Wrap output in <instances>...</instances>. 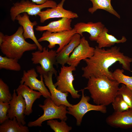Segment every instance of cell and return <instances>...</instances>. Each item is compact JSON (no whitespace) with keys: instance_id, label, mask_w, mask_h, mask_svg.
Wrapping results in <instances>:
<instances>
[{"instance_id":"6da1fadb","label":"cell","mask_w":132,"mask_h":132,"mask_svg":"<svg viewBox=\"0 0 132 132\" xmlns=\"http://www.w3.org/2000/svg\"><path fill=\"white\" fill-rule=\"evenodd\" d=\"M86 66L82 70V77L88 79L92 76L99 77H105L111 80H115L112 72L109 68L116 62L121 64L124 69L131 71L130 63L132 58L125 55L120 51V47L115 46L105 50L95 47L94 54L91 57L83 60Z\"/></svg>"},{"instance_id":"7a4b0ae2","label":"cell","mask_w":132,"mask_h":132,"mask_svg":"<svg viewBox=\"0 0 132 132\" xmlns=\"http://www.w3.org/2000/svg\"><path fill=\"white\" fill-rule=\"evenodd\" d=\"M88 79L87 86L84 89L88 90L94 102L105 106L112 103L118 94L120 84L116 80L105 77L92 76Z\"/></svg>"},{"instance_id":"3957f363","label":"cell","mask_w":132,"mask_h":132,"mask_svg":"<svg viewBox=\"0 0 132 132\" xmlns=\"http://www.w3.org/2000/svg\"><path fill=\"white\" fill-rule=\"evenodd\" d=\"M23 32V28L21 26L12 35H4L3 42L0 44V48L5 56L19 60L25 52L36 50L38 48L34 43H30L25 40Z\"/></svg>"},{"instance_id":"277c9868","label":"cell","mask_w":132,"mask_h":132,"mask_svg":"<svg viewBox=\"0 0 132 132\" xmlns=\"http://www.w3.org/2000/svg\"><path fill=\"white\" fill-rule=\"evenodd\" d=\"M39 106L43 110V114L35 120L29 122L27 124L29 127L42 126L44 121L51 119H59L66 121L67 119L66 115L67 107L64 105H56L50 98H46L44 104H40Z\"/></svg>"},{"instance_id":"5b68a950","label":"cell","mask_w":132,"mask_h":132,"mask_svg":"<svg viewBox=\"0 0 132 132\" xmlns=\"http://www.w3.org/2000/svg\"><path fill=\"white\" fill-rule=\"evenodd\" d=\"M57 5L55 1L52 0H48L40 5L36 4L28 0H22L14 3L11 8L10 11L11 19L13 21H14L18 15L24 12L29 15L36 16L43 9L54 8Z\"/></svg>"},{"instance_id":"8992f818","label":"cell","mask_w":132,"mask_h":132,"mask_svg":"<svg viewBox=\"0 0 132 132\" xmlns=\"http://www.w3.org/2000/svg\"><path fill=\"white\" fill-rule=\"evenodd\" d=\"M84 89L81 90L82 96L80 101L77 104L72 105L68 107L67 113L74 116L77 120V125H80L82 118L87 112L91 110L100 112L105 114L107 112L106 106L101 105H95L89 103L90 97L84 95Z\"/></svg>"},{"instance_id":"52a82bcc","label":"cell","mask_w":132,"mask_h":132,"mask_svg":"<svg viewBox=\"0 0 132 132\" xmlns=\"http://www.w3.org/2000/svg\"><path fill=\"white\" fill-rule=\"evenodd\" d=\"M76 69V67L72 66H62L56 78L57 81L54 84L57 89L62 92L70 93L72 97L75 99L79 98L81 96L78 93V91L75 90L73 85L74 78L73 71Z\"/></svg>"},{"instance_id":"ba28073f","label":"cell","mask_w":132,"mask_h":132,"mask_svg":"<svg viewBox=\"0 0 132 132\" xmlns=\"http://www.w3.org/2000/svg\"><path fill=\"white\" fill-rule=\"evenodd\" d=\"M56 51L48 48H43L42 51L39 50L32 53L31 61L34 64H39L40 67L43 71L48 72H52L56 76L57 71L54 67L57 64Z\"/></svg>"},{"instance_id":"9c48e42d","label":"cell","mask_w":132,"mask_h":132,"mask_svg":"<svg viewBox=\"0 0 132 132\" xmlns=\"http://www.w3.org/2000/svg\"><path fill=\"white\" fill-rule=\"evenodd\" d=\"M76 31L73 28L70 31L56 33H51L46 31L38 40L39 42L47 41L49 43L48 47L52 49L58 44L59 47L56 50L57 53L60 51L70 41Z\"/></svg>"},{"instance_id":"30bf717a","label":"cell","mask_w":132,"mask_h":132,"mask_svg":"<svg viewBox=\"0 0 132 132\" xmlns=\"http://www.w3.org/2000/svg\"><path fill=\"white\" fill-rule=\"evenodd\" d=\"M36 69L38 73L43 75L44 84L49 90L51 95L50 98L54 103L58 106L64 105L67 107H71L72 105L67 99L69 92H61L56 88L53 84L52 76L54 73L52 72H45L39 66H37Z\"/></svg>"},{"instance_id":"8fae6325","label":"cell","mask_w":132,"mask_h":132,"mask_svg":"<svg viewBox=\"0 0 132 132\" xmlns=\"http://www.w3.org/2000/svg\"><path fill=\"white\" fill-rule=\"evenodd\" d=\"M38 75L34 69L33 68L26 71L24 70L20 81V84H24L31 89L41 92L42 95L46 98H50V93L46 87L43 81V76L40 75V80L37 77Z\"/></svg>"},{"instance_id":"7c38bea8","label":"cell","mask_w":132,"mask_h":132,"mask_svg":"<svg viewBox=\"0 0 132 132\" xmlns=\"http://www.w3.org/2000/svg\"><path fill=\"white\" fill-rule=\"evenodd\" d=\"M14 89L12 95V98L9 102L10 107L7 112L9 118L12 119L15 117L20 125H25V112L26 108V103L23 98L21 94H18Z\"/></svg>"},{"instance_id":"4fadbf2b","label":"cell","mask_w":132,"mask_h":132,"mask_svg":"<svg viewBox=\"0 0 132 132\" xmlns=\"http://www.w3.org/2000/svg\"><path fill=\"white\" fill-rule=\"evenodd\" d=\"M95 48L91 47L84 37L81 38L79 45L75 48L67 63L69 66H77L82 60L89 58L93 55Z\"/></svg>"},{"instance_id":"5bb4252c","label":"cell","mask_w":132,"mask_h":132,"mask_svg":"<svg viewBox=\"0 0 132 132\" xmlns=\"http://www.w3.org/2000/svg\"><path fill=\"white\" fill-rule=\"evenodd\" d=\"M66 0H62L56 7L45 10L41 11L38 14L40 17V22L43 23L50 19L55 18H67L71 19L78 17L76 13L65 9L63 7Z\"/></svg>"},{"instance_id":"9a60e30c","label":"cell","mask_w":132,"mask_h":132,"mask_svg":"<svg viewBox=\"0 0 132 132\" xmlns=\"http://www.w3.org/2000/svg\"><path fill=\"white\" fill-rule=\"evenodd\" d=\"M106 122L113 127L124 129L132 128V109L119 112H114L107 118Z\"/></svg>"},{"instance_id":"2e32d148","label":"cell","mask_w":132,"mask_h":132,"mask_svg":"<svg viewBox=\"0 0 132 132\" xmlns=\"http://www.w3.org/2000/svg\"><path fill=\"white\" fill-rule=\"evenodd\" d=\"M15 20L18 21L19 23L22 26L23 30V36L24 39H30L32 40L37 47L39 50L42 51L43 47L39 43L36 37L33 29V27L37 24L36 21L32 22L30 20L28 14L25 12L22 15L19 14L16 18Z\"/></svg>"},{"instance_id":"e0dca14e","label":"cell","mask_w":132,"mask_h":132,"mask_svg":"<svg viewBox=\"0 0 132 132\" xmlns=\"http://www.w3.org/2000/svg\"><path fill=\"white\" fill-rule=\"evenodd\" d=\"M105 27L101 22H89L87 23L80 22L74 25V28L76 33L83 36V33L86 32L90 34L89 39L91 41H96L99 34Z\"/></svg>"},{"instance_id":"ac0fdd59","label":"cell","mask_w":132,"mask_h":132,"mask_svg":"<svg viewBox=\"0 0 132 132\" xmlns=\"http://www.w3.org/2000/svg\"><path fill=\"white\" fill-rule=\"evenodd\" d=\"M17 95L21 94L26 104L25 115L29 116L33 112L32 107L35 101L42 95L41 93L30 89L25 84H20L16 90Z\"/></svg>"},{"instance_id":"d6986e66","label":"cell","mask_w":132,"mask_h":132,"mask_svg":"<svg viewBox=\"0 0 132 132\" xmlns=\"http://www.w3.org/2000/svg\"><path fill=\"white\" fill-rule=\"evenodd\" d=\"M81 36L78 33L75 34L69 42L60 51L57 53L56 56L57 64L63 66L67 63L70 54L79 44Z\"/></svg>"},{"instance_id":"ffe728a7","label":"cell","mask_w":132,"mask_h":132,"mask_svg":"<svg viewBox=\"0 0 132 132\" xmlns=\"http://www.w3.org/2000/svg\"><path fill=\"white\" fill-rule=\"evenodd\" d=\"M71 19L63 18L57 21L52 22L44 26H38L35 28L37 31H47L51 33H56L69 31L73 28L71 26Z\"/></svg>"},{"instance_id":"44dd1931","label":"cell","mask_w":132,"mask_h":132,"mask_svg":"<svg viewBox=\"0 0 132 132\" xmlns=\"http://www.w3.org/2000/svg\"><path fill=\"white\" fill-rule=\"evenodd\" d=\"M108 29L105 27L99 34L96 41L99 48L110 47L116 43H123L126 41L124 36H123L121 39L119 40L114 36L108 34Z\"/></svg>"},{"instance_id":"7402d4cb","label":"cell","mask_w":132,"mask_h":132,"mask_svg":"<svg viewBox=\"0 0 132 132\" xmlns=\"http://www.w3.org/2000/svg\"><path fill=\"white\" fill-rule=\"evenodd\" d=\"M28 127L22 125H20L16 118L8 119L0 125V132H28Z\"/></svg>"},{"instance_id":"603a6c76","label":"cell","mask_w":132,"mask_h":132,"mask_svg":"<svg viewBox=\"0 0 132 132\" xmlns=\"http://www.w3.org/2000/svg\"><path fill=\"white\" fill-rule=\"evenodd\" d=\"M92 3V7L89 8L88 11L92 14L97 10L102 9L105 10L114 15L119 19L120 15L114 9L111 3V0H87Z\"/></svg>"},{"instance_id":"cb8c5ba5","label":"cell","mask_w":132,"mask_h":132,"mask_svg":"<svg viewBox=\"0 0 132 132\" xmlns=\"http://www.w3.org/2000/svg\"><path fill=\"white\" fill-rule=\"evenodd\" d=\"M18 59L0 55V69H5L10 70L19 71L21 66L18 63Z\"/></svg>"},{"instance_id":"d4e9b609","label":"cell","mask_w":132,"mask_h":132,"mask_svg":"<svg viewBox=\"0 0 132 132\" xmlns=\"http://www.w3.org/2000/svg\"><path fill=\"white\" fill-rule=\"evenodd\" d=\"M123 69H117L112 72L113 76L115 80L119 84H123L132 90V76L124 74Z\"/></svg>"},{"instance_id":"484cf974","label":"cell","mask_w":132,"mask_h":132,"mask_svg":"<svg viewBox=\"0 0 132 132\" xmlns=\"http://www.w3.org/2000/svg\"><path fill=\"white\" fill-rule=\"evenodd\" d=\"M47 124L55 132H69L72 129V127L68 126L64 120L59 122L56 120L51 119L47 121Z\"/></svg>"},{"instance_id":"4316f807","label":"cell","mask_w":132,"mask_h":132,"mask_svg":"<svg viewBox=\"0 0 132 132\" xmlns=\"http://www.w3.org/2000/svg\"><path fill=\"white\" fill-rule=\"evenodd\" d=\"M112 104L114 112H121L131 109L122 96L119 94L117 95Z\"/></svg>"},{"instance_id":"83f0119b","label":"cell","mask_w":132,"mask_h":132,"mask_svg":"<svg viewBox=\"0 0 132 132\" xmlns=\"http://www.w3.org/2000/svg\"><path fill=\"white\" fill-rule=\"evenodd\" d=\"M12 96L9 86L2 79H0V101L4 102H9L11 100Z\"/></svg>"},{"instance_id":"f1b7e54d","label":"cell","mask_w":132,"mask_h":132,"mask_svg":"<svg viewBox=\"0 0 132 132\" xmlns=\"http://www.w3.org/2000/svg\"><path fill=\"white\" fill-rule=\"evenodd\" d=\"M118 94L121 95L124 99L132 109V90L125 85L121 84Z\"/></svg>"},{"instance_id":"f546056e","label":"cell","mask_w":132,"mask_h":132,"mask_svg":"<svg viewBox=\"0 0 132 132\" xmlns=\"http://www.w3.org/2000/svg\"><path fill=\"white\" fill-rule=\"evenodd\" d=\"M10 107L9 102H4L0 101V123L1 124L9 119L7 112Z\"/></svg>"},{"instance_id":"4dcf8cb0","label":"cell","mask_w":132,"mask_h":132,"mask_svg":"<svg viewBox=\"0 0 132 132\" xmlns=\"http://www.w3.org/2000/svg\"><path fill=\"white\" fill-rule=\"evenodd\" d=\"M32 1L36 4L40 5L43 4L48 0H31Z\"/></svg>"},{"instance_id":"1f68e13d","label":"cell","mask_w":132,"mask_h":132,"mask_svg":"<svg viewBox=\"0 0 132 132\" xmlns=\"http://www.w3.org/2000/svg\"><path fill=\"white\" fill-rule=\"evenodd\" d=\"M4 35L1 32L0 33V44L2 43Z\"/></svg>"}]
</instances>
